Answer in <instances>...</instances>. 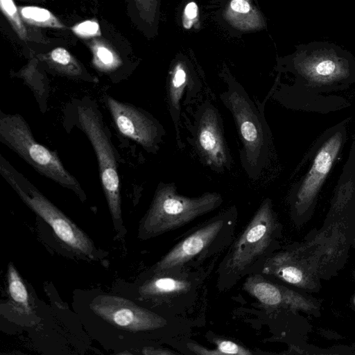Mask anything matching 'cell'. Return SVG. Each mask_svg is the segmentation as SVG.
<instances>
[{
  "mask_svg": "<svg viewBox=\"0 0 355 355\" xmlns=\"http://www.w3.org/2000/svg\"><path fill=\"white\" fill-rule=\"evenodd\" d=\"M276 98L289 109L329 114L348 107L349 101L338 95H323L295 83L283 85L275 91Z\"/></svg>",
  "mask_w": 355,
  "mask_h": 355,
  "instance_id": "5bb4252c",
  "label": "cell"
},
{
  "mask_svg": "<svg viewBox=\"0 0 355 355\" xmlns=\"http://www.w3.org/2000/svg\"><path fill=\"white\" fill-rule=\"evenodd\" d=\"M353 303H354V306H355V295H354V298H353Z\"/></svg>",
  "mask_w": 355,
  "mask_h": 355,
  "instance_id": "f546056e",
  "label": "cell"
},
{
  "mask_svg": "<svg viewBox=\"0 0 355 355\" xmlns=\"http://www.w3.org/2000/svg\"><path fill=\"white\" fill-rule=\"evenodd\" d=\"M89 306L96 315L107 323L128 331H150L167 324L162 316L119 296L98 295Z\"/></svg>",
  "mask_w": 355,
  "mask_h": 355,
  "instance_id": "7c38bea8",
  "label": "cell"
},
{
  "mask_svg": "<svg viewBox=\"0 0 355 355\" xmlns=\"http://www.w3.org/2000/svg\"><path fill=\"white\" fill-rule=\"evenodd\" d=\"M215 349H207L198 344L189 343L188 348L195 354L200 355H248L252 354L249 349L239 345L231 340L218 338L214 340Z\"/></svg>",
  "mask_w": 355,
  "mask_h": 355,
  "instance_id": "7402d4cb",
  "label": "cell"
},
{
  "mask_svg": "<svg viewBox=\"0 0 355 355\" xmlns=\"http://www.w3.org/2000/svg\"><path fill=\"white\" fill-rule=\"evenodd\" d=\"M73 108L75 125L85 134L95 152L100 181L114 227L118 237H122L125 230L122 218L117 151L95 102L84 98L74 103Z\"/></svg>",
  "mask_w": 355,
  "mask_h": 355,
  "instance_id": "5b68a950",
  "label": "cell"
},
{
  "mask_svg": "<svg viewBox=\"0 0 355 355\" xmlns=\"http://www.w3.org/2000/svg\"><path fill=\"white\" fill-rule=\"evenodd\" d=\"M141 17L146 22L153 21L157 0H135Z\"/></svg>",
  "mask_w": 355,
  "mask_h": 355,
  "instance_id": "d4e9b609",
  "label": "cell"
},
{
  "mask_svg": "<svg viewBox=\"0 0 355 355\" xmlns=\"http://www.w3.org/2000/svg\"><path fill=\"white\" fill-rule=\"evenodd\" d=\"M73 33L82 38H94L101 35L100 26L95 20H87L74 26Z\"/></svg>",
  "mask_w": 355,
  "mask_h": 355,
  "instance_id": "cb8c5ba5",
  "label": "cell"
},
{
  "mask_svg": "<svg viewBox=\"0 0 355 355\" xmlns=\"http://www.w3.org/2000/svg\"><path fill=\"white\" fill-rule=\"evenodd\" d=\"M8 291L15 305L25 313L31 311L27 288L13 263L10 262L7 270Z\"/></svg>",
  "mask_w": 355,
  "mask_h": 355,
  "instance_id": "ffe728a7",
  "label": "cell"
},
{
  "mask_svg": "<svg viewBox=\"0 0 355 355\" xmlns=\"http://www.w3.org/2000/svg\"><path fill=\"white\" fill-rule=\"evenodd\" d=\"M349 121L345 119L322 132L304 157L300 165L307 160L311 161V165L288 196L291 218L295 225L302 226L311 218L324 182L347 141Z\"/></svg>",
  "mask_w": 355,
  "mask_h": 355,
  "instance_id": "277c9868",
  "label": "cell"
},
{
  "mask_svg": "<svg viewBox=\"0 0 355 355\" xmlns=\"http://www.w3.org/2000/svg\"><path fill=\"white\" fill-rule=\"evenodd\" d=\"M261 273L275 277L306 293H318L321 282L313 279L297 262L280 250L275 252L264 261Z\"/></svg>",
  "mask_w": 355,
  "mask_h": 355,
  "instance_id": "e0dca14e",
  "label": "cell"
},
{
  "mask_svg": "<svg viewBox=\"0 0 355 355\" xmlns=\"http://www.w3.org/2000/svg\"><path fill=\"white\" fill-rule=\"evenodd\" d=\"M45 59L50 67L58 73L73 78L98 82L95 78L88 76L80 63L64 48L54 49L46 55Z\"/></svg>",
  "mask_w": 355,
  "mask_h": 355,
  "instance_id": "ac0fdd59",
  "label": "cell"
},
{
  "mask_svg": "<svg viewBox=\"0 0 355 355\" xmlns=\"http://www.w3.org/2000/svg\"><path fill=\"white\" fill-rule=\"evenodd\" d=\"M354 224L355 170L345 169L338 179L321 227L281 251L318 282L329 279L347 261Z\"/></svg>",
  "mask_w": 355,
  "mask_h": 355,
  "instance_id": "6da1fadb",
  "label": "cell"
},
{
  "mask_svg": "<svg viewBox=\"0 0 355 355\" xmlns=\"http://www.w3.org/2000/svg\"><path fill=\"white\" fill-rule=\"evenodd\" d=\"M184 268L155 273L139 287L141 296L158 300H171L188 294L197 286V277H191Z\"/></svg>",
  "mask_w": 355,
  "mask_h": 355,
  "instance_id": "2e32d148",
  "label": "cell"
},
{
  "mask_svg": "<svg viewBox=\"0 0 355 355\" xmlns=\"http://www.w3.org/2000/svg\"><path fill=\"white\" fill-rule=\"evenodd\" d=\"M198 15V6L195 2L189 3L185 8L183 18V25L186 28H190L192 26L193 20Z\"/></svg>",
  "mask_w": 355,
  "mask_h": 355,
  "instance_id": "484cf974",
  "label": "cell"
},
{
  "mask_svg": "<svg viewBox=\"0 0 355 355\" xmlns=\"http://www.w3.org/2000/svg\"><path fill=\"white\" fill-rule=\"evenodd\" d=\"M0 141L37 173L73 191L83 202L86 195L77 179L64 166L55 151L35 140L23 116L19 114H0Z\"/></svg>",
  "mask_w": 355,
  "mask_h": 355,
  "instance_id": "ba28073f",
  "label": "cell"
},
{
  "mask_svg": "<svg viewBox=\"0 0 355 355\" xmlns=\"http://www.w3.org/2000/svg\"><path fill=\"white\" fill-rule=\"evenodd\" d=\"M200 91V85L195 80L187 66L176 64L168 79L166 94L168 111L174 125L176 141L180 148L183 147L180 131L182 105L191 103Z\"/></svg>",
  "mask_w": 355,
  "mask_h": 355,
  "instance_id": "9a60e30c",
  "label": "cell"
},
{
  "mask_svg": "<svg viewBox=\"0 0 355 355\" xmlns=\"http://www.w3.org/2000/svg\"><path fill=\"white\" fill-rule=\"evenodd\" d=\"M236 218V207L233 206L205 222L165 254L153 267V272L186 268L191 261L219 252L231 242Z\"/></svg>",
  "mask_w": 355,
  "mask_h": 355,
  "instance_id": "9c48e42d",
  "label": "cell"
},
{
  "mask_svg": "<svg viewBox=\"0 0 355 355\" xmlns=\"http://www.w3.org/2000/svg\"><path fill=\"white\" fill-rule=\"evenodd\" d=\"M193 117V123L189 125L191 138L188 140L201 162L218 173L230 171L232 159L217 107L205 101L198 106Z\"/></svg>",
  "mask_w": 355,
  "mask_h": 355,
  "instance_id": "30bf717a",
  "label": "cell"
},
{
  "mask_svg": "<svg viewBox=\"0 0 355 355\" xmlns=\"http://www.w3.org/2000/svg\"><path fill=\"white\" fill-rule=\"evenodd\" d=\"M350 245L355 249V224L350 234Z\"/></svg>",
  "mask_w": 355,
  "mask_h": 355,
  "instance_id": "f1b7e54d",
  "label": "cell"
},
{
  "mask_svg": "<svg viewBox=\"0 0 355 355\" xmlns=\"http://www.w3.org/2000/svg\"><path fill=\"white\" fill-rule=\"evenodd\" d=\"M0 173L20 199L53 229L66 245L78 254L98 261L105 256L90 238L60 209L44 196L28 179L15 169L2 155Z\"/></svg>",
  "mask_w": 355,
  "mask_h": 355,
  "instance_id": "52a82bcc",
  "label": "cell"
},
{
  "mask_svg": "<svg viewBox=\"0 0 355 355\" xmlns=\"http://www.w3.org/2000/svg\"><path fill=\"white\" fill-rule=\"evenodd\" d=\"M220 94L223 104L231 112L242 145L241 166L248 177L258 179L269 162L272 135L264 116V103H255L245 89L232 78Z\"/></svg>",
  "mask_w": 355,
  "mask_h": 355,
  "instance_id": "3957f363",
  "label": "cell"
},
{
  "mask_svg": "<svg viewBox=\"0 0 355 355\" xmlns=\"http://www.w3.org/2000/svg\"><path fill=\"white\" fill-rule=\"evenodd\" d=\"M230 8L232 11L238 14H247L250 12V6L245 0H232Z\"/></svg>",
  "mask_w": 355,
  "mask_h": 355,
  "instance_id": "4316f807",
  "label": "cell"
},
{
  "mask_svg": "<svg viewBox=\"0 0 355 355\" xmlns=\"http://www.w3.org/2000/svg\"><path fill=\"white\" fill-rule=\"evenodd\" d=\"M105 99L119 132L137 142L147 152L157 153L166 135L159 121L141 107L108 95H105Z\"/></svg>",
  "mask_w": 355,
  "mask_h": 355,
  "instance_id": "8fae6325",
  "label": "cell"
},
{
  "mask_svg": "<svg viewBox=\"0 0 355 355\" xmlns=\"http://www.w3.org/2000/svg\"><path fill=\"white\" fill-rule=\"evenodd\" d=\"M282 227L270 198L260 205L243 232L232 243L219 266L218 285L231 287L279 245Z\"/></svg>",
  "mask_w": 355,
  "mask_h": 355,
  "instance_id": "7a4b0ae2",
  "label": "cell"
},
{
  "mask_svg": "<svg viewBox=\"0 0 355 355\" xmlns=\"http://www.w3.org/2000/svg\"><path fill=\"white\" fill-rule=\"evenodd\" d=\"M223 201L222 196L216 192L188 197L178 193L174 183L160 182L141 221L139 237L148 239L181 227L214 211Z\"/></svg>",
  "mask_w": 355,
  "mask_h": 355,
  "instance_id": "8992f818",
  "label": "cell"
},
{
  "mask_svg": "<svg viewBox=\"0 0 355 355\" xmlns=\"http://www.w3.org/2000/svg\"><path fill=\"white\" fill-rule=\"evenodd\" d=\"M243 289L266 307L284 308L314 316L320 315L321 304L317 299L305 294L306 292L301 293L274 283L261 274L247 277Z\"/></svg>",
  "mask_w": 355,
  "mask_h": 355,
  "instance_id": "4fadbf2b",
  "label": "cell"
},
{
  "mask_svg": "<svg viewBox=\"0 0 355 355\" xmlns=\"http://www.w3.org/2000/svg\"><path fill=\"white\" fill-rule=\"evenodd\" d=\"M1 12L3 13L13 30L21 40L27 37V31L20 16L18 8L13 0H0Z\"/></svg>",
  "mask_w": 355,
  "mask_h": 355,
  "instance_id": "603a6c76",
  "label": "cell"
},
{
  "mask_svg": "<svg viewBox=\"0 0 355 355\" xmlns=\"http://www.w3.org/2000/svg\"><path fill=\"white\" fill-rule=\"evenodd\" d=\"M143 353L145 354H173V352H171L167 350H163L159 349H152V348H145L143 350Z\"/></svg>",
  "mask_w": 355,
  "mask_h": 355,
  "instance_id": "83f0119b",
  "label": "cell"
},
{
  "mask_svg": "<svg viewBox=\"0 0 355 355\" xmlns=\"http://www.w3.org/2000/svg\"><path fill=\"white\" fill-rule=\"evenodd\" d=\"M88 44L92 54V63L98 71L111 73L121 66L119 55L105 40L94 37Z\"/></svg>",
  "mask_w": 355,
  "mask_h": 355,
  "instance_id": "d6986e66",
  "label": "cell"
},
{
  "mask_svg": "<svg viewBox=\"0 0 355 355\" xmlns=\"http://www.w3.org/2000/svg\"><path fill=\"white\" fill-rule=\"evenodd\" d=\"M23 21L37 26L64 28L62 23L49 10L36 6L18 7Z\"/></svg>",
  "mask_w": 355,
  "mask_h": 355,
  "instance_id": "44dd1931",
  "label": "cell"
}]
</instances>
